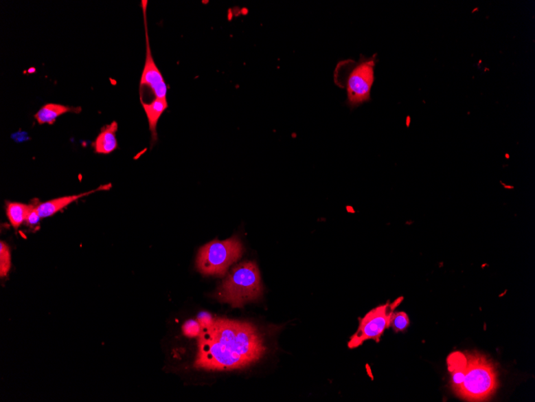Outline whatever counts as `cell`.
I'll list each match as a JSON object with an SVG mask.
<instances>
[{
    "mask_svg": "<svg viewBox=\"0 0 535 402\" xmlns=\"http://www.w3.org/2000/svg\"><path fill=\"white\" fill-rule=\"evenodd\" d=\"M117 131L118 124L115 121L102 129L93 144L95 154L110 155L117 149Z\"/></svg>",
    "mask_w": 535,
    "mask_h": 402,
    "instance_id": "9c48e42d",
    "label": "cell"
},
{
    "mask_svg": "<svg viewBox=\"0 0 535 402\" xmlns=\"http://www.w3.org/2000/svg\"><path fill=\"white\" fill-rule=\"evenodd\" d=\"M266 352L261 334L251 323L216 319L201 330L196 368L209 371L240 370L262 358Z\"/></svg>",
    "mask_w": 535,
    "mask_h": 402,
    "instance_id": "6da1fadb",
    "label": "cell"
},
{
    "mask_svg": "<svg viewBox=\"0 0 535 402\" xmlns=\"http://www.w3.org/2000/svg\"><path fill=\"white\" fill-rule=\"evenodd\" d=\"M183 333L187 337H199L201 333V327L198 322L194 320H190L182 326Z\"/></svg>",
    "mask_w": 535,
    "mask_h": 402,
    "instance_id": "9a60e30c",
    "label": "cell"
},
{
    "mask_svg": "<svg viewBox=\"0 0 535 402\" xmlns=\"http://www.w3.org/2000/svg\"><path fill=\"white\" fill-rule=\"evenodd\" d=\"M243 255V246L238 237L219 241L218 239L205 244L198 252L196 268L205 276L223 277L228 268Z\"/></svg>",
    "mask_w": 535,
    "mask_h": 402,
    "instance_id": "5b68a950",
    "label": "cell"
},
{
    "mask_svg": "<svg viewBox=\"0 0 535 402\" xmlns=\"http://www.w3.org/2000/svg\"><path fill=\"white\" fill-rule=\"evenodd\" d=\"M262 293L261 274L258 265L253 261H247L233 268L215 296L220 302L240 308L250 301L261 298Z\"/></svg>",
    "mask_w": 535,
    "mask_h": 402,
    "instance_id": "277c9868",
    "label": "cell"
},
{
    "mask_svg": "<svg viewBox=\"0 0 535 402\" xmlns=\"http://www.w3.org/2000/svg\"><path fill=\"white\" fill-rule=\"evenodd\" d=\"M31 208V203L27 205L22 203L6 202L7 217L14 229L21 227L23 223H26Z\"/></svg>",
    "mask_w": 535,
    "mask_h": 402,
    "instance_id": "7c38bea8",
    "label": "cell"
},
{
    "mask_svg": "<svg viewBox=\"0 0 535 402\" xmlns=\"http://www.w3.org/2000/svg\"><path fill=\"white\" fill-rule=\"evenodd\" d=\"M197 322L200 324L201 329H204L210 327L214 322V319L210 313L202 312L197 315Z\"/></svg>",
    "mask_w": 535,
    "mask_h": 402,
    "instance_id": "e0dca14e",
    "label": "cell"
},
{
    "mask_svg": "<svg viewBox=\"0 0 535 402\" xmlns=\"http://www.w3.org/2000/svg\"><path fill=\"white\" fill-rule=\"evenodd\" d=\"M378 54L371 57L360 56L358 60H344L337 64L334 71V83L347 95L346 104L351 109L371 100V90L375 81Z\"/></svg>",
    "mask_w": 535,
    "mask_h": 402,
    "instance_id": "3957f363",
    "label": "cell"
},
{
    "mask_svg": "<svg viewBox=\"0 0 535 402\" xmlns=\"http://www.w3.org/2000/svg\"><path fill=\"white\" fill-rule=\"evenodd\" d=\"M403 300L404 298H399L392 303L389 301L369 311L363 318L359 319V327L350 337L348 347L350 349L358 348L368 339L379 343L385 330L390 327L394 311Z\"/></svg>",
    "mask_w": 535,
    "mask_h": 402,
    "instance_id": "8992f818",
    "label": "cell"
},
{
    "mask_svg": "<svg viewBox=\"0 0 535 402\" xmlns=\"http://www.w3.org/2000/svg\"><path fill=\"white\" fill-rule=\"evenodd\" d=\"M141 5L144 13V30H146V57L141 79V89L143 87H148L152 91L156 98L167 99V85L161 71L159 70L155 63V60L153 59L150 43H149L147 23L148 1L143 0Z\"/></svg>",
    "mask_w": 535,
    "mask_h": 402,
    "instance_id": "52a82bcc",
    "label": "cell"
},
{
    "mask_svg": "<svg viewBox=\"0 0 535 402\" xmlns=\"http://www.w3.org/2000/svg\"><path fill=\"white\" fill-rule=\"evenodd\" d=\"M111 188H112V184H107L101 186L98 189L88 191V192L64 196V197L52 199L47 201V202L45 203L38 202L37 210L42 219L52 217L53 215L60 212L61 210L69 207V205L73 203L76 201L84 198L86 196H89L91 194L98 192V191L109 190Z\"/></svg>",
    "mask_w": 535,
    "mask_h": 402,
    "instance_id": "ba28073f",
    "label": "cell"
},
{
    "mask_svg": "<svg viewBox=\"0 0 535 402\" xmlns=\"http://www.w3.org/2000/svg\"><path fill=\"white\" fill-rule=\"evenodd\" d=\"M141 102L144 112H146L149 129H150L152 134L151 148H152L153 145L158 140L157 127L159 120H160L162 114L166 112L168 107L167 99L155 98L150 103L144 102L143 100H141Z\"/></svg>",
    "mask_w": 535,
    "mask_h": 402,
    "instance_id": "30bf717a",
    "label": "cell"
},
{
    "mask_svg": "<svg viewBox=\"0 0 535 402\" xmlns=\"http://www.w3.org/2000/svg\"><path fill=\"white\" fill-rule=\"evenodd\" d=\"M409 319L406 313H394L390 327H392L394 332H403L409 327Z\"/></svg>",
    "mask_w": 535,
    "mask_h": 402,
    "instance_id": "5bb4252c",
    "label": "cell"
},
{
    "mask_svg": "<svg viewBox=\"0 0 535 402\" xmlns=\"http://www.w3.org/2000/svg\"><path fill=\"white\" fill-rule=\"evenodd\" d=\"M12 268V253L8 244L0 243V276L6 277Z\"/></svg>",
    "mask_w": 535,
    "mask_h": 402,
    "instance_id": "4fadbf2b",
    "label": "cell"
},
{
    "mask_svg": "<svg viewBox=\"0 0 535 402\" xmlns=\"http://www.w3.org/2000/svg\"><path fill=\"white\" fill-rule=\"evenodd\" d=\"M455 394L466 401H486L499 388L497 366L478 352L455 351L447 357Z\"/></svg>",
    "mask_w": 535,
    "mask_h": 402,
    "instance_id": "7a4b0ae2",
    "label": "cell"
},
{
    "mask_svg": "<svg viewBox=\"0 0 535 402\" xmlns=\"http://www.w3.org/2000/svg\"><path fill=\"white\" fill-rule=\"evenodd\" d=\"M81 108L66 107L60 104H46L35 114L38 124H54L58 118L67 113H80Z\"/></svg>",
    "mask_w": 535,
    "mask_h": 402,
    "instance_id": "8fae6325",
    "label": "cell"
},
{
    "mask_svg": "<svg viewBox=\"0 0 535 402\" xmlns=\"http://www.w3.org/2000/svg\"><path fill=\"white\" fill-rule=\"evenodd\" d=\"M37 203L38 202H33L32 203V208L28 213L26 223L29 226H36V225L40 223L41 219H42L37 210Z\"/></svg>",
    "mask_w": 535,
    "mask_h": 402,
    "instance_id": "2e32d148",
    "label": "cell"
}]
</instances>
